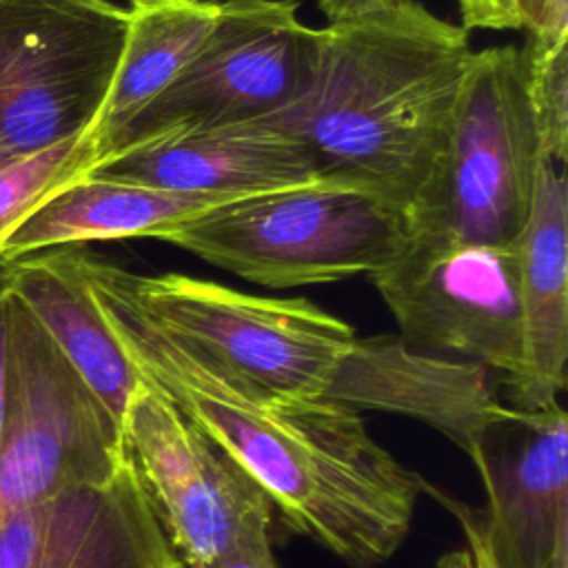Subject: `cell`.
<instances>
[{
    "mask_svg": "<svg viewBox=\"0 0 568 568\" xmlns=\"http://www.w3.org/2000/svg\"><path fill=\"white\" fill-rule=\"evenodd\" d=\"M0 517L100 484L124 462L120 426L29 306L2 286Z\"/></svg>",
    "mask_w": 568,
    "mask_h": 568,
    "instance_id": "8992f818",
    "label": "cell"
},
{
    "mask_svg": "<svg viewBox=\"0 0 568 568\" xmlns=\"http://www.w3.org/2000/svg\"><path fill=\"white\" fill-rule=\"evenodd\" d=\"M0 266V284L29 306L120 426L140 375L89 288L80 244L36 251Z\"/></svg>",
    "mask_w": 568,
    "mask_h": 568,
    "instance_id": "2e32d148",
    "label": "cell"
},
{
    "mask_svg": "<svg viewBox=\"0 0 568 568\" xmlns=\"http://www.w3.org/2000/svg\"><path fill=\"white\" fill-rule=\"evenodd\" d=\"M215 568H280V564L275 561V555H273V541L262 539L226 557Z\"/></svg>",
    "mask_w": 568,
    "mask_h": 568,
    "instance_id": "d4e9b609",
    "label": "cell"
},
{
    "mask_svg": "<svg viewBox=\"0 0 568 568\" xmlns=\"http://www.w3.org/2000/svg\"><path fill=\"white\" fill-rule=\"evenodd\" d=\"M126 24L113 0H0V151L33 153L91 129Z\"/></svg>",
    "mask_w": 568,
    "mask_h": 568,
    "instance_id": "9c48e42d",
    "label": "cell"
},
{
    "mask_svg": "<svg viewBox=\"0 0 568 568\" xmlns=\"http://www.w3.org/2000/svg\"><path fill=\"white\" fill-rule=\"evenodd\" d=\"M2 397H4V297L0 284V415H2Z\"/></svg>",
    "mask_w": 568,
    "mask_h": 568,
    "instance_id": "4316f807",
    "label": "cell"
},
{
    "mask_svg": "<svg viewBox=\"0 0 568 568\" xmlns=\"http://www.w3.org/2000/svg\"><path fill=\"white\" fill-rule=\"evenodd\" d=\"M368 277L408 346L479 364L497 373L508 393L517 386L524 357L513 244L406 242Z\"/></svg>",
    "mask_w": 568,
    "mask_h": 568,
    "instance_id": "30bf717a",
    "label": "cell"
},
{
    "mask_svg": "<svg viewBox=\"0 0 568 568\" xmlns=\"http://www.w3.org/2000/svg\"><path fill=\"white\" fill-rule=\"evenodd\" d=\"M404 0H317V7L328 18V22H346L395 9Z\"/></svg>",
    "mask_w": 568,
    "mask_h": 568,
    "instance_id": "cb8c5ba5",
    "label": "cell"
},
{
    "mask_svg": "<svg viewBox=\"0 0 568 568\" xmlns=\"http://www.w3.org/2000/svg\"><path fill=\"white\" fill-rule=\"evenodd\" d=\"M126 459L100 484L75 486L0 517V568H175Z\"/></svg>",
    "mask_w": 568,
    "mask_h": 568,
    "instance_id": "7c38bea8",
    "label": "cell"
},
{
    "mask_svg": "<svg viewBox=\"0 0 568 568\" xmlns=\"http://www.w3.org/2000/svg\"><path fill=\"white\" fill-rule=\"evenodd\" d=\"M433 495L446 504V508L457 517L464 537H466V546L459 550H453L448 555H444L437 561V568H497L493 552L488 548L484 528H481V519H479V510L470 508L453 497H446L437 490H433Z\"/></svg>",
    "mask_w": 568,
    "mask_h": 568,
    "instance_id": "44dd1931",
    "label": "cell"
},
{
    "mask_svg": "<svg viewBox=\"0 0 568 568\" xmlns=\"http://www.w3.org/2000/svg\"><path fill=\"white\" fill-rule=\"evenodd\" d=\"M568 44V0H544L537 24L528 31L526 47L537 51Z\"/></svg>",
    "mask_w": 568,
    "mask_h": 568,
    "instance_id": "603a6c76",
    "label": "cell"
},
{
    "mask_svg": "<svg viewBox=\"0 0 568 568\" xmlns=\"http://www.w3.org/2000/svg\"><path fill=\"white\" fill-rule=\"evenodd\" d=\"M541 4H544V0H517V9L521 16V29L530 31L537 24Z\"/></svg>",
    "mask_w": 568,
    "mask_h": 568,
    "instance_id": "484cf974",
    "label": "cell"
},
{
    "mask_svg": "<svg viewBox=\"0 0 568 568\" xmlns=\"http://www.w3.org/2000/svg\"><path fill=\"white\" fill-rule=\"evenodd\" d=\"M229 200L84 173L44 200L2 244L0 264L55 246L158 237Z\"/></svg>",
    "mask_w": 568,
    "mask_h": 568,
    "instance_id": "e0dca14e",
    "label": "cell"
},
{
    "mask_svg": "<svg viewBox=\"0 0 568 568\" xmlns=\"http://www.w3.org/2000/svg\"><path fill=\"white\" fill-rule=\"evenodd\" d=\"M91 271L135 313L237 390L260 399L322 397L357 339L306 297H273L184 273H131L89 253Z\"/></svg>",
    "mask_w": 568,
    "mask_h": 568,
    "instance_id": "3957f363",
    "label": "cell"
},
{
    "mask_svg": "<svg viewBox=\"0 0 568 568\" xmlns=\"http://www.w3.org/2000/svg\"><path fill=\"white\" fill-rule=\"evenodd\" d=\"M80 266L135 371L260 484L286 528L351 568H373L399 548L424 479L371 437L359 410L328 397L237 390L111 291L84 246Z\"/></svg>",
    "mask_w": 568,
    "mask_h": 568,
    "instance_id": "6da1fadb",
    "label": "cell"
},
{
    "mask_svg": "<svg viewBox=\"0 0 568 568\" xmlns=\"http://www.w3.org/2000/svg\"><path fill=\"white\" fill-rule=\"evenodd\" d=\"M129 9L126 36L113 84L91 133L98 162L104 144L155 100L191 62L213 29L215 0H144Z\"/></svg>",
    "mask_w": 568,
    "mask_h": 568,
    "instance_id": "ac0fdd59",
    "label": "cell"
},
{
    "mask_svg": "<svg viewBox=\"0 0 568 568\" xmlns=\"http://www.w3.org/2000/svg\"><path fill=\"white\" fill-rule=\"evenodd\" d=\"M175 568H184V566H182V564H180V561H178V564H175Z\"/></svg>",
    "mask_w": 568,
    "mask_h": 568,
    "instance_id": "f1b7e54d",
    "label": "cell"
},
{
    "mask_svg": "<svg viewBox=\"0 0 568 568\" xmlns=\"http://www.w3.org/2000/svg\"><path fill=\"white\" fill-rule=\"evenodd\" d=\"M155 240L253 284L297 288L382 268L404 251L408 229L384 197L317 180L229 200Z\"/></svg>",
    "mask_w": 568,
    "mask_h": 568,
    "instance_id": "277c9868",
    "label": "cell"
},
{
    "mask_svg": "<svg viewBox=\"0 0 568 568\" xmlns=\"http://www.w3.org/2000/svg\"><path fill=\"white\" fill-rule=\"evenodd\" d=\"M133 2H144V0H129V4H133Z\"/></svg>",
    "mask_w": 568,
    "mask_h": 568,
    "instance_id": "83f0119b",
    "label": "cell"
},
{
    "mask_svg": "<svg viewBox=\"0 0 568 568\" xmlns=\"http://www.w3.org/2000/svg\"><path fill=\"white\" fill-rule=\"evenodd\" d=\"M484 484L481 528L497 568H568V417L501 404L466 453Z\"/></svg>",
    "mask_w": 568,
    "mask_h": 568,
    "instance_id": "8fae6325",
    "label": "cell"
},
{
    "mask_svg": "<svg viewBox=\"0 0 568 568\" xmlns=\"http://www.w3.org/2000/svg\"><path fill=\"white\" fill-rule=\"evenodd\" d=\"M120 442L184 568H215L255 541H273L277 513L268 495L142 375L122 415Z\"/></svg>",
    "mask_w": 568,
    "mask_h": 568,
    "instance_id": "ba28073f",
    "label": "cell"
},
{
    "mask_svg": "<svg viewBox=\"0 0 568 568\" xmlns=\"http://www.w3.org/2000/svg\"><path fill=\"white\" fill-rule=\"evenodd\" d=\"M526 93L544 160H568V44L521 49Z\"/></svg>",
    "mask_w": 568,
    "mask_h": 568,
    "instance_id": "ffe728a7",
    "label": "cell"
},
{
    "mask_svg": "<svg viewBox=\"0 0 568 568\" xmlns=\"http://www.w3.org/2000/svg\"><path fill=\"white\" fill-rule=\"evenodd\" d=\"M521 377L508 393L519 408H544L566 390L568 364V180L566 162L544 160L528 217L517 233Z\"/></svg>",
    "mask_w": 568,
    "mask_h": 568,
    "instance_id": "9a60e30c",
    "label": "cell"
},
{
    "mask_svg": "<svg viewBox=\"0 0 568 568\" xmlns=\"http://www.w3.org/2000/svg\"><path fill=\"white\" fill-rule=\"evenodd\" d=\"M322 397L426 422L464 453L504 404L488 368L417 351L399 335L357 337Z\"/></svg>",
    "mask_w": 568,
    "mask_h": 568,
    "instance_id": "5bb4252c",
    "label": "cell"
},
{
    "mask_svg": "<svg viewBox=\"0 0 568 568\" xmlns=\"http://www.w3.org/2000/svg\"><path fill=\"white\" fill-rule=\"evenodd\" d=\"M320 33L311 87L264 122L302 142L322 180L406 213L446 149L475 53L468 31L404 0Z\"/></svg>",
    "mask_w": 568,
    "mask_h": 568,
    "instance_id": "7a4b0ae2",
    "label": "cell"
},
{
    "mask_svg": "<svg viewBox=\"0 0 568 568\" xmlns=\"http://www.w3.org/2000/svg\"><path fill=\"white\" fill-rule=\"evenodd\" d=\"M320 29L295 0H222L206 40L180 75L124 124L102 158L202 129L257 122L295 104L315 75Z\"/></svg>",
    "mask_w": 568,
    "mask_h": 568,
    "instance_id": "52a82bcc",
    "label": "cell"
},
{
    "mask_svg": "<svg viewBox=\"0 0 568 568\" xmlns=\"http://www.w3.org/2000/svg\"><path fill=\"white\" fill-rule=\"evenodd\" d=\"M462 27L468 29H521L517 0H457Z\"/></svg>",
    "mask_w": 568,
    "mask_h": 568,
    "instance_id": "7402d4cb",
    "label": "cell"
},
{
    "mask_svg": "<svg viewBox=\"0 0 568 568\" xmlns=\"http://www.w3.org/2000/svg\"><path fill=\"white\" fill-rule=\"evenodd\" d=\"M89 173L222 200L322 180L306 146L264 120L158 138L104 158Z\"/></svg>",
    "mask_w": 568,
    "mask_h": 568,
    "instance_id": "4fadbf2b",
    "label": "cell"
},
{
    "mask_svg": "<svg viewBox=\"0 0 568 568\" xmlns=\"http://www.w3.org/2000/svg\"><path fill=\"white\" fill-rule=\"evenodd\" d=\"M544 162L517 47L473 53L446 149L404 213L408 242L513 244Z\"/></svg>",
    "mask_w": 568,
    "mask_h": 568,
    "instance_id": "5b68a950",
    "label": "cell"
},
{
    "mask_svg": "<svg viewBox=\"0 0 568 568\" xmlns=\"http://www.w3.org/2000/svg\"><path fill=\"white\" fill-rule=\"evenodd\" d=\"M95 164L98 144L91 129L33 153L0 151V248L44 200Z\"/></svg>",
    "mask_w": 568,
    "mask_h": 568,
    "instance_id": "d6986e66",
    "label": "cell"
}]
</instances>
